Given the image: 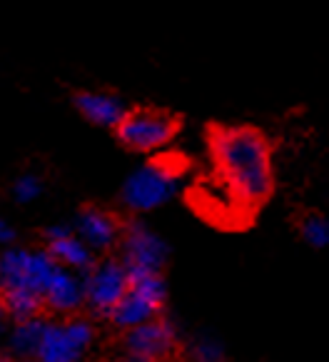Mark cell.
<instances>
[{
  "label": "cell",
  "mask_w": 329,
  "mask_h": 362,
  "mask_svg": "<svg viewBox=\"0 0 329 362\" xmlns=\"http://www.w3.org/2000/svg\"><path fill=\"white\" fill-rule=\"evenodd\" d=\"M0 305L13 322H25V320L40 317L43 313V298L30 290H6L0 293Z\"/></svg>",
  "instance_id": "obj_15"
},
{
  "label": "cell",
  "mask_w": 329,
  "mask_h": 362,
  "mask_svg": "<svg viewBox=\"0 0 329 362\" xmlns=\"http://www.w3.org/2000/svg\"><path fill=\"white\" fill-rule=\"evenodd\" d=\"M45 250H48V255L53 257L60 267L78 272V275H85L97 262L95 252H92L80 238H75V233L65 235V238H58V240H50Z\"/></svg>",
  "instance_id": "obj_13"
},
{
  "label": "cell",
  "mask_w": 329,
  "mask_h": 362,
  "mask_svg": "<svg viewBox=\"0 0 329 362\" xmlns=\"http://www.w3.org/2000/svg\"><path fill=\"white\" fill-rule=\"evenodd\" d=\"M58 262L48 250H28V247H3L0 250V293L6 290H30L43 298L50 275Z\"/></svg>",
  "instance_id": "obj_5"
},
{
  "label": "cell",
  "mask_w": 329,
  "mask_h": 362,
  "mask_svg": "<svg viewBox=\"0 0 329 362\" xmlns=\"http://www.w3.org/2000/svg\"><path fill=\"white\" fill-rule=\"evenodd\" d=\"M73 107L85 117L88 123L97 128H112L120 125V120L128 115L130 105L120 95L107 90H78L73 93Z\"/></svg>",
  "instance_id": "obj_11"
},
{
  "label": "cell",
  "mask_w": 329,
  "mask_h": 362,
  "mask_svg": "<svg viewBox=\"0 0 329 362\" xmlns=\"http://www.w3.org/2000/svg\"><path fill=\"white\" fill-rule=\"evenodd\" d=\"M43 330H45V320L43 317H32L25 322H16V327L8 335V345L11 352L18 355L20 360H32L37 355V347L43 340Z\"/></svg>",
  "instance_id": "obj_14"
},
{
  "label": "cell",
  "mask_w": 329,
  "mask_h": 362,
  "mask_svg": "<svg viewBox=\"0 0 329 362\" xmlns=\"http://www.w3.org/2000/svg\"><path fill=\"white\" fill-rule=\"evenodd\" d=\"M6 322H8V315H6V310H3V305H0V335L6 332Z\"/></svg>",
  "instance_id": "obj_21"
},
{
  "label": "cell",
  "mask_w": 329,
  "mask_h": 362,
  "mask_svg": "<svg viewBox=\"0 0 329 362\" xmlns=\"http://www.w3.org/2000/svg\"><path fill=\"white\" fill-rule=\"evenodd\" d=\"M122 362H152V360H143V357H133V355H128Z\"/></svg>",
  "instance_id": "obj_22"
},
{
  "label": "cell",
  "mask_w": 329,
  "mask_h": 362,
  "mask_svg": "<svg viewBox=\"0 0 329 362\" xmlns=\"http://www.w3.org/2000/svg\"><path fill=\"white\" fill-rule=\"evenodd\" d=\"M43 308L60 315L75 313L78 308H83V277L60 265L55 267L43 290Z\"/></svg>",
  "instance_id": "obj_12"
},
{
  "label": "cell",
  "mask_w": 329,
  "mask_h": 362,
  "mask_svg": "<svg viewBox=\"0 0 329 362\" xmlns=\"http://www.w3.org/2000/svg\"><path fill=\"white\" fill-rule=\"evenodd\" d=\"M122 247V267L128 272V280L140 277L162 275V267L167 262V243L143 220H128L120 233Z\"/></svg>",
  "instance_id": "obj_4"
},
{
  "label": "cell",
  "mask_w": 329,
  "mask_h": 362,
  "mask_svg": "<svg viewBox=\"0 0 329 362\" xmlns=\"http://www.w3.org/2000/svg\"><path fill=\"white\" fill-rule=\"evenodd\" d=\"M75 238H80L92 252H105L120 243L122 223L115 213L100 208V205H85L80 208L75 220L70 223Z\"/></svg>",
  "instance_id": "obj_10"
},
{
  "label": "cell",
  "mask_w": 329,
  "mask_h": 362,
  "mask_svg": "<svg viewBox=\"0 0 329 362\" xmlns=\"http://www.w3.org/2000/svg\"><path fill=\"white\" fill-rule=\"evenodd\" d=\"M215 175L237 210H257L275 190L272 145L255 125H213L208 135Z\"/></svg>",
  "instance_id": "obj_1"
},
{
  "label": "cell",
  "mask_w": 329,
  "mask_h": 362,
  "mask_svg": "<svg viewBox=\"0 0 329 362\" xmlns=\"http://www.w3.org/2000/svg\"><path fill=\"white\" fill-rule=\"evenodd\" d=\"M164 303H167V285L162 275L130 280L128 293L122 295L107 320H112V325H117L120 330H133L148 320L160 317Z\"/></svg>",
  "instance_id": "obj_6"
},
{
  "label": "cell",
  "mask_w": 329,
  "mask_h": 362,
  "mask_svg": "<svg viewBox=\"0 0 329 362\" xmlns=\"http://www.w3.org/2000/svg\"><path fill=\"white\" fill-rule=\"evenodd\" d=\"M0 362H11V360H8V357H6V355H0Z\"/></svg>",
  "instance_id": "obj_23"
},
{
  "label": "cell",
  "mask_w": 329,
  "mask_h": 362,
  "mask_svg": "<svg viewBox=\"0 0 329 362\" xmlns=\"http://www.w3.org/2000/svg\"><path fill=\"white\" fill-rule=\"evenodd\" d=\"M73 233V228H70L68 223H63V225H50L48 230H45V240H58V238H65V235H70Z\"/></svg>",
  "instance_id": "obj_20"
},
{
  "label": "cell",
  "mask_w": 329,
  "mask_h": 362,
  "mask_svg": "<svg viewBox=\"0 0 329 362\" xmlns=\"http://www.w3.org/2000/svg\"><path fill=\"white\" fill-rule=\"evenodd\" d=\"M83 277V305L95 317H110L120 298L128 293V272L117 257H105L95 262Z\"/></svg>",
  "instance_id": "obj_7"
},
{
  "label": "cell",
  "mask_w": 329,
  "mask_h": 362,
  "mask_svg": "<svg viewBox=\"0 0 329 362\" xmlns=\"http://www.w3.org/2000/svg\"><path fill=\"white\" fill-rule=\"evenodd\" d=\"M185 163L175 158H150L138 165L120 187V203L130 213H152L180 192Z\"/></svg>",
  "instance_id": "obj_2"
},
{
  "label": "cell",
  "mask_w": 329,
  "mask_h": 362,
  "mask_svg": "<svg viewBox=\"0 0 329 362\" xmlns=\"http://www.w3.org/2000/svg\"><path fill=\"white\" fill-rule=\"evenodd\" d=\"M177 130H180V120L172 112L160 107H130L128 115L115 128V135L122 148L148 155L167 148L175 140Z\"/></svg>",
  "instance_id": "obj_3"
},
{
  "label": "cell",
  "mask_w": 329,
  "mask_h": 362,
  "mask_svg": "<svg viewBox=\"0 0 329 362\" xmlns=\"http://www.w3.org/2000/svg\"><path fill=\"white\" fill-rule=\"evenodd\" d=\"M95 340L90 320L73 317L65 322H45L43 340L37 347V362H80Z\"/></svg>",
  "instance_id": "obj_8"
},
{
  "label": "cell",
  "mask_w": 329,
  "mask_h": 362,
  "mask_svg": "<svg viewBox=\"0 0 329 362\" xmlns=\"http://www.w3.org/2000/svg\"><path fill=\"white\" fill-rule=\"evenodd\" d=\"M299 235L304 238V243H309L312 247H327L329 245V223L324 215L319 213H307L299 223Z\"/></svg>",
  "instance_id": "obj_18"
},
{
  "label": "cell",
  "mask_w": 329,
  "mask_h": 362,
  "mask_svg": "<svg viewBox=\"0 0 329 362\" xmlns=\"http://www.w3.org/2000/svg\"><path fill=\"white\" fill-rule=\"evenodd\" d=\"M13 243H16V228H13V225L0 215V245L11 247Z\"/></svg>",
  "instance_id": "obj_19"
},
{
  "label": "cell",
  "mask_w": 329,
  "mask_h": 362,
  "mask_svg": "<svg viewBox=\"0 0 329 362\" xmlns=\"http://www.w3.org/2000/svg\"><path fill=\"white\" fill-rule=\"evenodd\" d=\"M190 357L192 362H225V347L210 332H200L190 340Z\"/></svg>",
  "instance_id": "obj_16"
},
{
  "label": "cell",
  "mask_w": 329,
  "mask_h": 362,
  "mask_svg": "<svg viewBox=\"0 0 329 362\" xmlns=\"http://www.w3.org/2000/svg\"><path fill=\"white\" fill-rule=\"evenodd\" d=\"M43 190H45V182L37 173H20L11 185V195L18 205L35 203L37 197L43 195Z\"/></svg>",
  "instance_id": "obj_17"
},
{
  "label": "cell",
  "mask_w": 329,
  "mask_h": 362,
  "mask_svg": "<svg viewBox=\"0 0 329 362\" xmlns=\"http://www.w3.org/2000/svg\"><path fill=\"white\" fill-rule=\"evenodd\" d=\"M177 347V327L170 317H152L143 325L125 330V350L133 357L162 362L175 352Z\"/></svg>",
  "instance_id": "obj_9"
},
{
  "label": "cell",
  "mask_w": 329,
  "mask_h": 362,
  "mask_svg": "<svg viewBox=\"0 0 329 362\" xmlns=\"http://www.w3.org/2000/svg\"><path fill=\"white\" fill-rule=\"evenodd\" d=\"M23 362H30V360H23Z\"/></svg>",
  "instance_id": "obj_24"
}]
</instances>
